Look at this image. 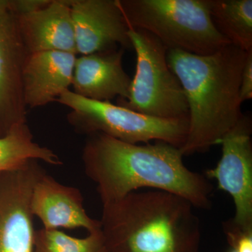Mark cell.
I'll return each mask as SVG.
<instances>
[{
    "instance_id": "6da1fadb",
    "label": "cell",
    "mask_w": 252,
    "mask_h": 252,
    "mask_svg": "<svg viewBox=\"0 0 252 252\" xmlns=\"http://www.w3.org/2000/svg\"><path fill=\"white\" fill-rule=\"evenodd\" d=\"M89 136L82 161L102 205L149 189L180 195L195 208L211 207L213 186L205 175L186 166L177 147L162 142L127 143L102 133Z\"/></svg>"
},
{
    "instance_id": "7a4b0ae2",
    "label": "cell",
    "mask_w": 252,
    "mask_h": 252,
    "mask_svg": "<svg viewBox=\"0 0 252 252\" xmlns=\"http://www.w3.org/2000/svg\"><path fill=\"white\" fill-rule=\"evenodd\" d=\"M247 54L232 44L205 56L167 50V63L189 107L188 132L180 149L183 156L219 144L243 117L240 89Z\"/></svg>"
},
{
    "instance_id": "3957f363",
    "label": "cell",
    "mask_w": 252,
    "mask_h": 252,
    "mask_svg": "<svg viewBox=\"0 0 252 252\" xmlns=\"http://www.w3.org/2000/svg\"><path fill=\"white\" fill-rule=\"evenodd\" d=\"M194 208L160 190H137L102 205L106 252H199L201 228Z\"/></svg>"
},
{
    "instance_id": "277c9868",
    "label": "cell",
    "mask_w": 252,
    "mask_h": 252,
    "mask_svg": "<svg viewBox=\"0 0 252 252\" xmlns=\"http://www.w3.org/2000/svg\"><path fill=\"white\" fill-rule=\"evenodd\" d=\"M127 27L153 34L167 50L210 55L231 44L212 21L210 0H117Z\"/></svg>"
},
{
    "instance_id": "5b68a950",
    "label": "cell",
    "mask_w": 252,
    "mask_h": 252,
    "mask_svg": "<svg viewBox=\"0 0 252 252\" xmlns=\"http://www.w3.org/2000/svg\"><path fill=\"white\" fill-rule=\"evenodd\" d=\"M56 102L70 109L67 122L79 133H102L130 144L165 142L182 148L189 118L163 119L148 117L111 102L93 100L66 91Z\"/></svg>"
},
{
    "instance_id": "8992f818",
    "label": "cell",
    "mask_w": 252,
    "mask_h": 252,
    "mask_svg": "<svg viewBox=\"0 0 252 252\" xmlns=\"http://www.w3.org/2000/svg\"><path fill=\"white\" fill-rule=\"evenodd\" d=\"M127 35L137 56L127 98L119 105L148 117L163 119L189 118L183 88L167 61V49L153 34L128 28Z\"/></svg>"
},
{
    "instance_id": "52a82bcc",
    "label": "cell",
    "mask_w": 252,
    "mask_h": 252,
    "mask_svg": "<svg viewBox=\"0 0 252 252\" xmlns=\"http://www.w3.org/2000/svg\"><path fill=\"white\" fill-rule=\"evenodd\" d=\"M252 122L244 116L219 142L222 154L215 168L205 172L218 188L229 194L235 207L232 222L240 229L252 231Z\"/></svg>"
},
{
    "instance_id": "ba28073f",
    "label": "cell",
    "mask_w": 252,
    "mask_h": 252,
    "mask_svg": "<svg viewBox=\"0 0 252 252\" xmlns=\"http://www.w3.org/2000/svg\"><path fill=\"white\" fill-rule=\"evenodd\" d=\"M45 170L31 160L0 173V252H33V187Z\"/></svg>"
},
{
    "instance_id": "9c48e42d",
    "label": "cell",
    "mask_w": 252,
    "mask_h": 252,
    "mask_svg": "<svg viewBox=\"0 0 252 252\" xmlns=\"http://www.w3.org/2000/svg\"><path fill=\"white\" fill-rule=\"evenodd\" d=\"M28 56L16 15L7 0H0V127L5 133L16 124L27 122L22 72Z\"/></svg>"
},
{
    "instance_id": "30bf717a",
    "label": "cell",
    "mask_w": 252,
    "mask_h": 252,
    "mask_svg": "<svg viewBox=\"0 0 252 252\" xmlns=\"http://www.w3.org/2000/svg\"><path fill=\"white\" fill-rule=\"evenodd\" d=\"M77 54L131 48L127 23L117 0H67Z\"/></svg>"
},
{
    "instance_id": "8fae6325",
    "label": "cell",
    "mask_w": 252,
    "mask_h": 252,
    "mask_svg": "<svg viewBox=\"0 0 252 252\" xmlns=\"http://www.w3.org/2000/svg\"><path fill=\"white\" fill-rule=\"evenodd\" d=\"M31 211L46 229L84 228L92 233L101 228L99 220L91 218L84 209L80 190L60 183L46 172L33 187Z\"/></svg>"
},
{
    "instance_id": "7c38bea8",
    "label": "cell",
    "mask_w": 252,
    "mask_h": 252,
    "mask_svg": "<svg viewBox=\"0 0 252 252\" xmlns=\"http://www.w3.org/2000/svg\"><path fill=\"white\" fill-rule=\"evenodd\" d=\"M76 59L75 54L63 51L28 55L22 72L23 96L26 108L44 107L69 90Z\"/></svg>"
},
{
    "instance_id": "4fadbf2b",
    "label": "cell",
    "mask_w": 252,
    "mask_h": 252,
    "mask_svg": "<svg viewBox=\"0 0 252 252\" xmlns=\"http://www.w3.org/2000/svg\"><path fill=\"white\" fill-rule=\"evenodd\" d=\"M124 49L116 48L77 57L73 92L93 100L110 102L128 96L130 77L123 67Z\"/></svg>"
},
{
    "instance_id": "5bb4252c",
    "label": "cell",
    "mask_w": 252,
    "mask_h": 252,
    "mask_svg": "<svg viewBox=\"0 0 252 252\" xmlns=\"http://www.w3.org/2000/svg\"><path fill=\"white\" fill-rule=\"evenodd\" d=\"M16 18L20 34L28 55L51 51L77 55L67 0H50L44 7L18 15Z\"/></svg>"
},
{
    "instance_id": "9a60e30c",
    "label": "cell",
    "mask_w": 252,
    "mask_h": 252,
    "mask_svg": "<svg viewBox=\"0 0 252 252\" xmlns=\"http://www.w3.org/2000/svg\"><path fill=\"white\" fill-rule=\"evenodd\" d=\"M31 160H41L49 165H63L51 149L34 142L27 122L16 124L0 136V173L16 170Z\"/></svg>"
},
{
    "instance_id": "2e32d148",
    "label": "cell",
    "mask_w": 252,
    "mask_h": 252,
    "mask_svg": "<svg viewBox=\"0 0 252 252\" xmlns=\"http://www.w3.org/2000/svg\"><path fill=\"white\" fill-rule=\"evenodd\" d=\"M214 25L233 45L252 50V0H210Z\"/></svg>"
},
{
    "instance_id": "e0dca14e",
    "label": "cell",
    "mask_w": 252,
    "mask_h": 252,
    "mask_svg": "<svg viewBox=\"0 0 252 252\" xmlns=\"http://www.w3.org/2000/svg\"><path fill=\"white\" fill-rule=\"evenodd\" d=\"M33 252H106L101 229L76 238L58 229L36 230Z\"/></svg>"
},
{
    "instance_id": "ac0fdd59",
    "label": "cell",
    "mask_w": 252,
    "mask_h": 252,
    "mask_svg": "<svg viewBox=\"0 0 252 252\" xmlns=\"http://www.w3.org/2000/svg\"><path fill=\"white\" fill-rule=\"evenodd\" d=\"M223 228L232 250L236 252H252V231L240 229L232 220L223 223Z\"/></svg>"
},
{
    "instance_id": "d6986e66",
    "label": "cell",
    "mask_w": 252,
    "mask_h": 252,
    "mask_svg": "<svg viewBox=\"0 0 252 252\" xmlns=\"http://www.w3.org/2000/svg\"><path fill=\"white\" fill-rule=\"evenodd\" d=\"M252 98V50L248 52L242 72L240 99L243 103Z\"/></svg>"
},
{
    "instance_id": "ffe728a7",
    "label": "cell",
    "mask_w": 252,
    "mask_h": 252,
    "mask_svg": "<svg viewBox=\"0 0 252 252\" xmlns=\"http://www.w3.org/2000/svg\"><path fill=\"white\" fill-rule=\"evenodd\" d=\"M5 134V132L4 131H3L2 129H1V127H0V136L4 135Z\"/></svg>"
},
{
    "instance_id": "44dd1931",
    "label": "cell",
    "mask_w": 252,
    "mask_h": 252,
    "mask_svg": "<svg viewBox=\"0 0 252 252\" xmlns=\"http://www.w3.org/2000/svg\"><path fill=\"white\" fill-rule=\"evenodd\" d=\"M230 252H236L233 251V250H231V251H230Z\"/></svg>"
}]
</instances>
